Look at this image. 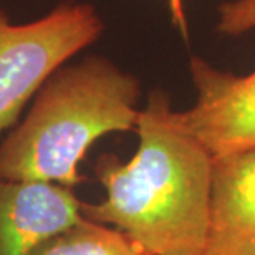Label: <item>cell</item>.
<instances>
[{
    "mask_svg": "<svg viewBox=\"0 0 255 255\" xmlns=\"http://www.w3.org/2000/svg\"><path fill=\"white\" fill-rule=\"evenodd\" d=\"M129 161L103 154L95 172L106 196L81 204L88 221L125 232L147 255H202L211 217L212 156L179 126L164 90L141 108Z\"/></svg>",
    "mask_w": 255,
    "mask_h": 255,
    "instance_id": "cell-1",
    "label": "cell"
},
{
    "mask_svg": "<svg viewBox=\"0 0 255 255\" xmlns=\"http://www.w3.org/2000/svg\"><path fill=\"white\" fill-rule=\"evenodd\" d=\"M141 83L110 58L90 55L50 76L25 118L0 142V177L73 189L100 137L136 131Z\"/></svg>",
    "mask_w": 255,
    "mask_h": 255,
    "instance_id": "cell-2",
    "label": "cell"
},
{
    "mask_svg": "<svg viewBox=\"0 0 255 255\" xmlns=\"http://www.w3.org/2000/svg\"><path fill=\"white\" fill-rule=\"evenodd\" d=\"M105 22L86 2H66L27 23H12L0 10V134L50 76L101 37Z\"/></svg>",
    "mask_w": 255,
    "mask_h": 255,
    "instance_id": "cell-3",
    "label": "cell"
},
{
    "mask_svg": "<svg viewBox=\"0 0 255 255\" xmlns=\"http://www.w3.org/2000/svg\"><path fill=\"white\" fill-rule=\"evenodd\" d=\"M189 75L196 101L191 108L176 111L182 129L212 159L255 149V70L239 76L192 55Z\"/></svg>",
    "mask_w": 255,
    "mask_h": 255,
    "instance_id": "cell-4",
    "label": "cell"
},
{
    "mask_svg": "<svg viewBox=\"0 0 255 255\" xmlns=\"http://www.w3.org/2000/svg\"><path fill=\"white\" fill-rule=\"evenodd\" d=\"M81 204L65 186L0 177V255H32L83 219Z\"/></svg>",
    "mask_w": 255,
    "mask_h": 255,
    "instance_id": "cell-5",
    "label": "cell"
},
{
    "mask_svg": "<svg viewBox=\"0 0 255 255\" xmlns=\"http://www.w3.org/2000/svg\"><path fill=\"white\" fill-rule=\"evenodd\" d=\"M202 255H255V149L212 159L211 217Z\"/></svg>",
    "mask_w": 255,
    "mask_h": 255,
    "instance_id": "cell-6",
    "label": "cell"
},
{
    "mask_svg": "<svg viewBox=\"0 0 255 255\" xmlns=\"http://www.w3.org/2000/svg\"><path fill=\"white\" fill-rule=\"evenodd\" d=\"M32 255H147L144 249L110 226L81 219L38 246Z\"/></svg>",
    "mask_w": 255,
    "mask_h": 255,
    "instance_id": "cell-7",
    "label": "cell"
},
{
    "mask_svg": "<svg viewBox=\"0 0 255 255\" xmlns=\"http://www.w3.org/2000/svg\"><path fill=\"white\" fill-rule=\"evenodd\" d=\"M214 30L227 37H239L255 30V0H224L217 5Z\"/></svg>",
    "mask_w": 255,
    "mask_h": 255,
    "instance_id": "cell-8",
    "label": "cell"
},
{
    "mask_svg": "<svg viewBox=\"0 0 255 255\" xmlns=\"http://www.w3.org/2000/svg\"><path fill=\"white\" fill-rule=\"evenodd\" d=\"M169 10H171L172 23L176 25V28L179 30L182 37L187 38L189 27H187L186 10H184V5H182V0H169Z\"/></svg>",
    "mask_w": 255,
    "mask_h": 255,
    "instance_id": "cell-9",
    "label": "cell"
}]
</instances>
